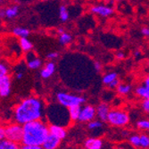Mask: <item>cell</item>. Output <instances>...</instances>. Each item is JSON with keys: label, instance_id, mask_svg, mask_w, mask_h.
Segmentation results:
<instances>
[{"label": "cell", "instance_id": "3957f363", "mask_svg": "<svg viewBox=\"0 0 149 149\" xmlns=\"http://www.w3.org/2000/svg\"><path fill=\"white\" fill-rule=\"evenodd\" d=\"M46 114L50 124L67 127L71 123L68 108L57 104H51L46 109Z\"/></svg>", "mask_w": 149, "mask_h": 149}, {"label": "cell", "instance_id": "f1b7e54d", "mask_svg": "<svg viewBox=\"0 0 149 149\" xmlns=\"http://www.w3.org/2000/svg\"><path fill=\"white\" fill-rule=\"evenodd\" d=\"M9 74V66L6 62L0 61V79Z\"/></svg>", "mask_w": 149, "mask_h": 149}, {"label": "cell", "instance_id": "d6986e66", "mask_svg": "<svg viewBox=\"0 0 149 149\" xmlns=\"http://www.w3.org/2000/svg\"><path fill=\"white\" fill-rule=\"evenodd\" d=\"M135 94L142 99H149V88L145 85H140L135 89Z\"/></svg>", "mask_w": 149, "mask_h": 149}, {"label": "cell", "instance_id": "7a4b0ae2", "mask_svg": "<svg viewBox=\"0 0 149 149\" xmlns=\"http://www.w3.org/2000/svg\"><path fill=\"white\" fill-rule=\"evenodd\" d=\"M23 127L22 145L42 146L46 139L50 134L49 126L42 119L25 123Z\"/></svg>", "mask_w": 149, "mask_h": 149}, {"label": "cell", "instance_id": "44dd1931", "mask_svg": "<svg viewBox=\"0 0 149 149\" xmlns=\"http://www.w3.org/2000/svg\"><path fill=\"white\" fill-rule=\"evenodd\" d=\"M59 37H58V41H59V44L61 46H67L72 43V36L68 33V32H63L61 34H58Z\"/></svg>", "mask_w": 149, "mask_h": 149}, {"label": "cell", "instance_id": "bcb514c9", "mask_svg": "<svg viewBox=\"0 0 149 149\" xmlns=\"http://www.w3.org/2000/svg\"><path fill=\"white\" fill-rule=\"evenodd\" d=\"M2 2V0H0V3H1Z\"/></svg>", "mask_w": 149, "mask_h": 149}, {"label": "cell", "instance_id": "603a6c76", "mask_svg": "<svg viewBox=\"0 0 149 149\" xmlns=\"http://www.w3.org/2000/svg\"><path fill=\"white\" fill-rule=\"evenodd\" d=\"M59 18L62 22H66L70 19V12L65 5H62L59 7Z\"/></svg>", "mask_w": 149, "mask_h": 149}, {"label": "cell", "instance_id": "2e32d148", "mask_svg": "<svg viewBox=\"0 0 149 149\" xmlns=\"http://www.w3.org/2000/svg\"><path fill=\"white\" fill-rule=\"evenodd\" d=\"M12 33L15 37L21 38H28L31 34V31L29 29L24 28V27H15L12 31Z\"/></svg>", "mask_w": 149, "mask_h": 149}, {"label": "cell", "instance_id": "ac0fdd59", "mask_svg": "<svg viewBox=\"0 0 149 149\" xmlns=\"http://www.w3.org/2000/svg\"><path fill=\"white\" fill-rule=\"evenodd\" d=\"M119 78V75L116 72H106L103 75L102 77V83L104 86H108L111 82H113V80H115L116 79Z\"/></svg>", "mask_w": 149, "mask_h": 149}, {"label": "cell", "instance_id": "ffe728a7", "mask_svg": "<svg viewBox=\"0 0 149 149\" xmlns=\"http://www.w3.org/2000/svg\"><path fill=\"white\" fill-rule=\"evenodd\" d=\"M0 149H21V146L19 143L5 139L0 141Z\"/></svg>", "mask_w": 149, "mask_h": 149}, {"label": "cell", "instance_id": "1f68e13d", "mask_svg": "<svg viewBox=\"0 0 149 149\" xmlns=\"http://www.w3.org/2000/svg\"><path fill=\"white\" fill-rule=\"evenodd\" d=\"M141 108L145 113H149V99H143L141 103Z\"/></svg>", "mask_w": 149, "mask_h": 149}, {"label": "cell", "instance_id": "52a82bcc", "mask_svg": "<svg viewBox=\"0 0 149 149\" xmlns=\"http://www.w3.org/2000/svg\"><path fill=\"white\" fill-rule=\"evenodd\" d=\"M90 12L97 16L102 18H107L113 15L114 10L111 6L104 5V4H98V5L92 6L90 7Z\"/></svg>", "mask_w": 149, "mask_h": 149}, {"label": "cell", "instance_id": "4316f807", "mask_svg": "<svg viewBox=\"0 0 149 149\" xmlns=\"http://www.w3.org/2000/svg\"><path fill=\"white\" fill-rule=\"evenodd\" d=\"M129 141L135 148H140V135L139 134L132 135V136L130 137Z\"/></svg>", "mask_w": 149, "mask_h": 149}, {"label": "cell", "instance_id": "5bb4252c", "mask_svg": "<svg viewBox=\"0 0 149 149\" xmlns=\"http://www.w3.org/2000/svg\"><path fill=\"white\" fill-rule=\"evenodd\" d=\"M49 133L59 138L60 139H63L67 136V131L65 127L56 125V124H50L49 125Z\"/></svg>", "mask_w": 149, "mask_h": 149}, {"label": "cell", "instance_id": "4fadbf2b", "mask_svg": "<svg viewBox=\"0 0 149 149\" xmlns=\"http://www.w3.org/2000/svg\"><path fill=\"white\" fill-rule=\"evenodd\" d=\"M61 140L59 138L54 136L52 134H49L46 139L45 142L43 143L42 146L44 149H57L61 144Z\"/></svg>", "mask_w": 149, "mask_h": 149}, {"label": "cell", "instance_id": "8d00e7d4", "mask_svg": "<svg viewBox=\"0 0 149 149\" xmlns=\"http://www.w3.org/2000/svg\"><path fill=\"white\" fill-rule=\"evenodd\" d=\"M6 139V126L0 124V141Z\"/></svg>", "mask_w": 149, "mask_h": 149}, {"label": "cell", "instance_id": "f6af8a7d", "mask_svg": "<svg viewBox=\"0 0 149 149\" xmlns=\"http://www.w3.org/2000/svg\"><path fill=\"white\" fill-rule=\"evenodd\" d=\"M147 66H148V68H149V61L147 62Z\"/></svg>", "mask_w": 149, "mask_h": 149}, {"label": "cell", "instance_id": "7bdbcfd3", "mask_svg": "<svg viewBox=\"0 0 149 149\" xmlns=\"http://www.w3.org/2000/svg\"><path fill=\"white\" fill-rule=\"evenodd\" d=\"M112 1H114V2H120V1H123V0H112Z\"/></svg>", "mask_w": 149, "mask_h": 149}, {"label": "cell", "instance_id": "9a60e30c", "mask_svg": "<svg viewBox=\"0 0 149 149\" xmlns=\"http://www.w3.org/2000/svg\"><path fill=\"white\" fill-rule=\"evenodd\" d=\"M85 149H103L104 142L99 138H89L85 141Z\"/></svg>", "mask_w": 149, "mask_h": 149}, {"label": "cell", "instance_id": "d590c367", "mask_svg": "<svg viewBox=\"0 0 149 149\" xmlns=\"http://www.w3.org/2000/svg\"><path fill=\"white\" fill-rule=\"evenodd\" d=\"M125 57H126V55H125V53L123 52V51H118L116 54H115V58L117 59V60H123V59H125Z\"/></svg>", "mask_w": 149, "mask_h": 149}, {"label": "cell", "instance_id": "f546056e", "mask_svg": "<svg viewBox=\"0 0 149 149\" xmlns=\"http://www.w3.org/2000/svg\"><path fill=\"white\" fill-rule=\"evenodd\" d=\"M137 127L143 130L149 131V120H139L137 121Z\"/></svg>", "mask_w": 149, "mask_h": 149}, {"label": "cell", "instance_id": "8fae6325", "mask_svg": "<svg viewBox=\"0 0 149 149\" xmlns=\"http://www.w3.org/2000/svg\"><path fill=\"white\" fill-rule=\"evenodd\" d=\"M96 110H97V117L98 118V120H102L103 123L104 121H107L108 115H109V113L111 111L109 104L105 102H102L96 107Z\"/></svg>", "mask_w": 149, "mask_h": 149}, {"label": "cell", "instance_id": "74e56055", "mask_svg": "<svg viewBox=\"0 0 149 149\" xmlns=\"http://www.w3.org/2000/svg\"><path fill=\"white\" fill-rule=\"evenodd\" d=\"M93 67H94V70L97 72H100L101 70H102V65L99 62H95L93 63Z\"/></svg>", "mask_w": 149, "mask_h": 149}, {"label": "cell", "instance_id": "8992f818", "mask_svg": "<svg viewBox=\"0 0 149 149\" xmlns=\"http://www.w3.org/2000/svg\"><path fill=\"white\" fill-rule=\"evenodd\" d=\"M23 137V127L17 123L6 126V139L16 143H22Z\"/></svg>", "mask_w": 149, "mask_h": 149}, {"label": "cell", "instance_id": "7c38bea8", "mask_svg": "<svg viewBox=\"0 0 149 149\" xmlns=\"http://www.w3.org/2000/svg\"><path fill=\"white\" fill-rule=\"evenodd\" d=\"M56 65L54 61H48L46 63L43 68L40 70V77L42 79H49L56 72Z\"/></svg>", "mask_w": 149, "mask_h": 149}, {"label": "cell", "instance_id": "e575fe53", "mask_svg": "<svg viewBox=\"0 0 149 149\" xmlns=\"http://www.w3.org/2000/svg\"><path fill=\"white\" fill-rule=\"evenodd\" d=\"M21 149H44L42 146H32V145H22Z\"/></svg>", "mask_w": 149, "mask_h": 149}, {"label": "cell", "instance_id": "e0dca14e", "mask_svg": "<svg viewBox=\"0 0 149 149\" xmlns=\"http://www.w3.org/2000/svg\"><path fill=\"white\" fill-rule=\"evenodd\" d=\"M19 46L20 48L22 50V52L26 53L32 50L33 48V44L28 38H19Z\"/></svg>", "mask_w": 149, "mask_h": 149}, {"label": "cell", "instance_id": "d4e9b609", "mask_svg": "<svg viewBox=\"0 0 149 149\" xmlns=\"http://www.w3.org/2000/svg\"><path fill=\"white\" fill-rule=\"evenodd\" d=\"M5 11H6V18L13 19L18 15L19 7H18V6H11L6 7V9H5Z\"/></svg>", "mask_w": 149, "mask_h": 149}, {"label": "cell", "instance_id": "6da1fadb", "mask_svg": "<svg viewBox=\"0 0 149 149\" xmlns=\"http://www.w3.org/2000/svg\"><path fill=\"white\" fill-rule=\"evenodd\" d=\"M46 113L43 100L37 97H29L21 101L15 108V123L24 125L33 120H41Z\"/></svg>", "mask_w": 149, "mask_h": 149}, {"label": "cell", "instance_id": "9c48e42d", "mask_svg": "<svg viewBox=\"0 0 149 149\" xmlns=\"http://www.w3.org/2000/svg\"><path fill=\"white\" fill-rule=\"evenodd\" d=\"M24 58L27 67L31 70H38L42 66V61L32 50L26 52Z\"/></svg>", "mask_w": 149, "mask_h": 149}, {"label": "cell", "instance_id": "ee69618b", "mask_svg": "<svg viewBox=\"0 0 149 149\" xmlns=\"http://www.w3.org/2000/svg\"><path fill=\"white\" fill-rule=\"evenodd\" d=\"M1 51H2V48H1V44H0V55H1Z\"/></svg>", "mask_w": 149, "mask_h": 149}, {"label": "cell", "instance_id": "4dcf8cb0", "mask_svg": "<svg viewBox=\"0 0 149 149\" xmlns=\"http://www.w3.org/2000/svg\"><path fill=\"white\" fill-rule=\"evenodd\" d=\"M59 57V53L58 52H56V51H53V52H50L47 55V58L49 60V61H54L56 60Z\"/></svg>", "mask_w": 149, "mask_h": 149}, {"label": "cell", "instance_id": "836d02e7", "mask_svg": "<svg viewBox=\"0 0 149 149\" xmlns=\"http://www.w3.org/2000/svg\"><path fill=\"white\" fill-rule=\"evenodd\" d=\"M120 83V79H119V78L118 79H116L115 80H113V82H111L109 85L107 86V88H109V89H111V90H113V89H116V88L119 86V84Z\"/></svg>", "mask_w": 149, "mask_h": 149}, {"label": "cell", "instance_id": "30bf717a", "mask_svg": "<svg viewBox=\"0 0 149 149\" xmlns=\"http://www.w3.org/2000/svg\"><path fill=\"white\" fill-rule=\"evenodd\" d=\"M12 87V79L8 75L0 79V97H6L11 93Z\"/></svg>", "mask_w": 149, "mask_h": 149}, {"label": "cell", "instance_id": "5b68a950", "mask_svg": "<svg viewBox=\"0 0 149 149\" xmlns=\"http://www.w3.org/2000/svg\"><path fill=\"white\" fill-rule=\"evenodd\" d=\"M130 115L123 109H112L107 118V123L114 127H124L130 123Z\"/></svg>", "mask_w": 149, "mask_h": 149}, {"label": "cell", "instance_id": "277c9868", "mask_svg": "<svg viewBox=\"0 0 149 149\" xmlns=\"http://www.w3.org/2000/svg\"><path fill=\"white\" fill-rule=\"evenodd\" d=\"M57 103L66 108H70L76 105H82L86 102V98L79 95H74L65 91H59L56 96Z\"/></svg>", "mask_w": 149, "mask_h": 149}, {"label": "cell", "instance_id": "f35d334b", "mask_svg": "<svg viewBox=\"0 0 149 149\" xmlns=\"http://www.w3.org/2000/svg\"><path fill=\"white\" fill-rule=\"evenodd\" d=\"M141 34L146 38H149V26L143 27L141 29Z\"/></svg>", "mask_w": 149, "mask_h": 149}, {"label": "cell", "instance_id": "cb8c5ba5", "mask_svg": "<svg viewBox=\"0 0 149 149\" xmlns=\"http://www.w3.org/2000/svg\"><path fill=\"white\" fill-rule=\"evenodd\" d=\"M132 89V87L131 85L128 84V83H120L119 86L116 88V91L119 95L120 96H127L128 94L130 93Z\"/></svg>", "mask_w": 149, "mask_h": 149}, {"label": "cell", "instance_id": "7402d4cb", "mask_svg": "<svg viewBox=\"0 0 149 149\" xmlns=\"http://www.w3.org/2000/svg\"><path fill=\"white\" fill-rule=\"evenodd\" d=\"M81 105H76V106H72L68 108L69 110V114H70V118L72 121H77L79 120V114H80V111H81Z\"/></svg>", "mask_w": 149, "mask_h": 149}, {"label": "cell", "instance_id": "b9f144b4", "mask_svg": "<svg viewBox=\"0 0 149 149\" xmlns=\"http://www.w3.org/2000/svg\"><path fill=\"white\" fill-rule=\"evenodd\" d=\"M6 18V11L5 9H0V19Z\"/></svg>", "mask_w": 149, "mask_h": 149}, {"label": "cell", "instance_id": "83f0119b", "mask_svg": "<svg viewBox=\"0 0 149 149\" xmlns=\"http://www.w3.org/2000/svg\"><path fill=\"white\" fill-rule=\"evenodd\" d=\"M140 135V148L148 149L149 148V135L139 134Z\"/></svg>", "mask_w": 149, "mask_h": 149}, {"label": "cell", "instance_id": "60d3db41", "mask_svg": "<svg viewBox=\"0 0 149 149\" xmlns=\"http://www.w3.org/2000/svg\"><path fill=\"white\" fill-rule=\"evenodd\" d=\"M143 85H145L146 87L149 88V75H147L145 79H144V82Z\"/></svg>", "mask_w": 149, "mask_h": 149}, {"label": "cell", "instance_id": "ab89813d", "mask_svg": "<svg viewBox=\"0 0 149 149\" xmlns=\"http://www.w3.org/2000/svg\"><path fill=\"white\" fill-rule=\"evenodd\" d=\"M24 76V72L23 71H17L15 72V78L17 79H22Z\"/></svg>", "mask_w": 149, "mask_h": 149}, {"label": "cell", "instance_id": "d6a6232c", "mask_svg": "<svg viewBox=\"0 0 149 149\" xmlns=\"http://www.w3.org/2000/svg\"><path fill=\"white\" fill-rule=\"evenodd\" d=\"M114 149H135V147L130 143V144H126V143H123V144H120V145H118L114 147Z\"/></svg>", "mask_w": 149, "mask_h": 149}, {"label": "cell", "instance_id": "ba28073f", "mask_svg": "<svg viewBox=\"0 0 149 149\" xmlns=\"http://www.w3.org/2000/svg\"><path fill=\"white\" fill-rule=\"evenodd\" d=\"M96 117H97L96 107L91 104H86L81 107L79 121H80V123H89V121L96 119Z\"/></svg>", "mask_w": 149, "mask_h": 149}, {"label": "cell", "instance_id": "484cf974", "mask_svg": "<svg viewBox=\"0 0 149 149\" xmlns=\"http://www.w3.org/2000/svg\"><path fill=\"white\" fill-rule=\"evenodd\" d=\"M103 121L100 120H93L88 123V129L90 130H97L103 127Z\"/></svg>", "mask_w": 149, "mask_h": 149}]
</instances>
